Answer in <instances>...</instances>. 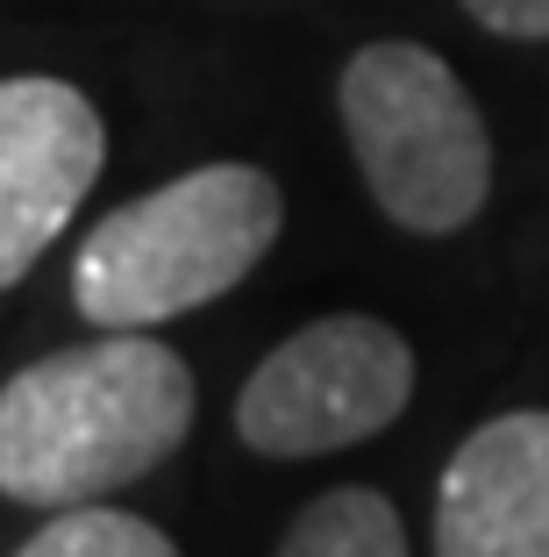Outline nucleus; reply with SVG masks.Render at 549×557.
<instances>
[{
    "mask_svg": "<svg viewBox=\"0 0 549 557\" xmlns=\"http://www.w3.org/2000/svg\"><path fill=\"white\" fill-rule=\"evenodd\" d=\"M194 429V372L172 344L108 329L50 350L0 386V493L22 508H86L164 465Z\"/></svg>",
    "mask_w": 549,
    "mask_h": 557,
    "instance_id": "f257e3e1",
    "label": "nucleus"
},
{
    "mask_svg": "<svg viewBox=\"0 0 549 557\" xmlns=\"http://www.w3.org/2000/svg\"><path fill=\"white\" fill-rule=\"evenodd\" d=\"M286 230L278 180L258 164H200L122 200L72 258V300L93 329H158L222 300Z\"/></svg>",
    "mask_w": 549,
    "mask_h": 557,
    "instance_id": "f03ea898",
    "label": "nucleus"
},
{
    "mask_svg": "<svg viewBox=\"0 0 549 557\" xmlns=\"http://www.w3.org/2000/svg\"><path fill=\"white\" fill-rule=\"evenodd\" d=\"M357 172L414 236H450L492 194V136L478 100L421 44H364L336 86Z\"/></svg>",
    "mask_w": 549,
    "mask_h": 557,
    "instance_id": "7ed1b4c3",
    "label": "nucleus"
},
{
    "mask_svg": "<svg viewBox=\"0 0 549 557\" xmlns=\"http://www.w3.org/2000/svg\"><path fill=\"white\" fill-rule=\"evenodd\" d=\"M414 400V350L378 314H322L250 372L236 436L258 458H322L378 436Z\"/></svg>",
    "mask_w": 549,
    "mask_h": 557,
    "instance_id": "20e7f679",
    "label": "nucleus"
},
{
    "mask_svg": "<svg viewBox=\"0 0 549 557\" xmlns=\"http://www.w3.org/2000/svg\"><path fill=\"white\" fill-rule=\"evenodd\" d=\"M108 164L100 108L65 79H0V294L29 278Z\"/></svg>",
    "mask_w": 549,
    "mask_h": 557,
    "instance_id": "39448f33",
    "label": "nucleus"
},
{
    "mask_svg": "<svg viewBox=\"0 0 549 557\" xmlns=\"http://www.w3.org/2000/svg\"><path fill=\"white\" fill-rule=\"evenodd\" d=\"M436 557H549V408L492 414L436 493Z\"/></svg>",
    "mask_w": 549,
    "mask_h": 557,
    "instance_id": "423d86ee",
    "label": "nucleus"
},
{
    "mask_svg": "<svg viewBox=\"0 0 549 557\" xmlns=\"http://www.w3.org/2000/svg\"><path fill=\"white\" fill-rule=\"evenodd\" d=\"M278 557H407V529L386 493L336 486L300 508V522L286 529Z\"/></svg>",
    "mask_w": 549,
    "mask_h": 557,
    "instance_id": "0eeeda50",
    "label": "nucleus"
},
{
    "mask_svg": "<svg viewBox=\"0 0 549 557\" xmlns=\"http://www.w3.org/2000/svg\"><path fill=\"white\" fill-rule=\"evenodd\" d=\"M15 557H178V543L158 522L122 508H65L50 515Z\"/></svg>",
    "mask_w": 549,
    "mask_h": 557,
    "instance_id": "6e6552de",
    "label": "nucleus"
},
{
    "mask_svg": "<svg viewBox=\"0 0 549 557\" xmlns=\"http://www.w3.org/2000/svg\"><path fill=\"white\" fill-rule=\"evenodd\" d=\"M464 15L485 22L492 36H521V44L549 36V0H464Z\"/></svg>",
    "mask_w": 549,
    "mask_h": 557,
    "instance_id": "1a4fd4ad",
    "label": "nucleus"
}]
</instances>
